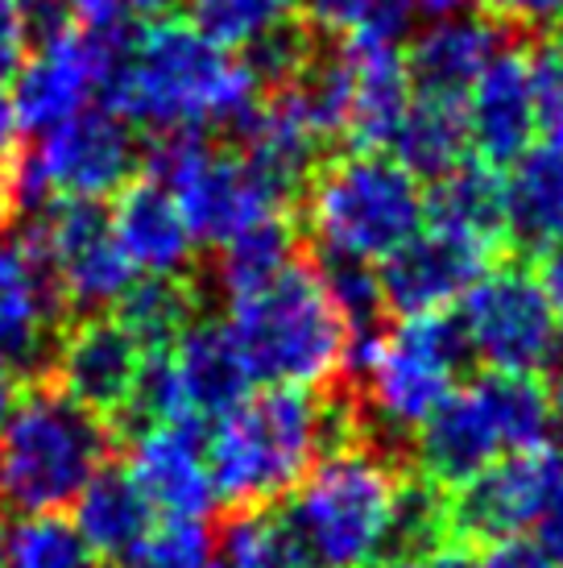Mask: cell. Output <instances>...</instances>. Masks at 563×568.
Returning a JSON list of instances; mask_svg holds the SVG:
<instances>
[{
	"instance_id": "cell-2",
	"label": "cell",
	"mask_w": 563,
	"mask_h": 568,
	"mask_svg": "<svg viewBox=\"0 0 563 568\" xmlns=\"http://www.w3.org/2000/svg\"><path fill=\"white\" fill-rule=\"evenodd\" d=\"M116 436L109 419L66 395L50 378L21 382L0 419V510L47 515L66 510L75 494L109 465Z\"/></svg>"
},
{
	"instance_id": "cell-7",
	"label": "cell",
	"mask_w": 563,
	"mask_h": 568,
	"mask_svg": "<svg viewBox=\"0 0 563 568\" xmlns=\"http://www.w3.org/2000/svg\"><path fill=\"white\" fill-rule=\"evenodd\" d=\"M303 187L307 229L328 257L377 266L422 229V179L386 150L340 154L315 166Z\"/></svg>"
},
{
	"instance_id": "cell-19",
	"label": "cell",
	"mask_w": 563,
	"mask_h": 568,
	"mask_svg": "<svg viewBox=\"0 0 563 568\" xmlns=\"http://www.w3.org/2000/svg\"><path fill=\"white\" fill-rule=\"evenodd\" d=\"M348 75V121L345 138L357 150H386L398 121L414 100V83L407 71V54L393 42H357L348 38L345 50Z\"/></svg>"
},
{
	"instance_id": "cell-45",
	"label": "cell",
	"mask_w": 563,
	"mask_h": 568,
	"mask_svg": "<svg viewBox=\"0 0 563 568\" xmlns=\"http://www.w3.org/2000/svg\"><path fill=\"white\" fill-rule=\"evenodd\" d=\"M30 54V38L21 30L13 0H0V83H9L17 75V67Z\"/></svg>"
},
{
	"instance_id": "cell-1",
	"label": "cell",
	"mask_w": 563,
	"mask_h": 568,
	"mask_svg": "<svg viewBox=\"0 0 563 568\" xmlns=\"http://www.w3.org/2000/svg\"><path fill=\"white\" fill-rule=\"evenodd\" d=\"M257 92L236 50L212 42L195 21L154 17L133 33L104 104L150 133H236Z\"/></svg>"
},
{
	"instance_id": "cell-6",
	"label": "cell",
	"mask_w": 563,
	"mask_h": 568,
	"mask_svg": "<svg viewBox=\"0 0 563 568\" xmlns=\"http://www.w3.org/2000/svg\"><path fill=\"white\" fill-rule=\"evenodd\" d=\"M469 348L448 312L402 316L393 328L348 341V374L360 382V419L386 440H410L414 427L460 386Z\"/></svg>"
},
{
	"instance_id": "cell-46",
	"label": "cell",
	"mask_w": 563,
	"mask_h": 568,
	"mask_svg": "<svg viewBox=\"0 0 563 568\" xmlns=\"http://www.w3.org/2000/svg\"><path fill=\"white\" fill-rule=\"evenodd\" d=\"M531 274H534V283L543 286V295H547L555 320L563 324V233H555L551 241L539 245V262H534Z\"/></svg>"
},
{
	"instance_id": "cell-12",
	"label": "cell",
	"mask_w": 563,
	"mask_h": 568,
	"mask_svg": "<svg viewBox=\"0 0 563 568\" xmlns=\"http://www.w3.org/2000/svg\"><path fill=\"white\" fill-rule=\"evenodd\" d=\"M560 448L539 444L522 453H501L477 477L448 494V523L460 544H493V539L526 536L543 510L551 477L560 469Z\"/></svg>"
},
{
	"instance_id": "cell-5",
	"label": "cell",
	"mask_w": 563,
	"mask_h": 568,
	"mask_svg": "<svg viewBox=\"0 0 563 568\" xmlns=\"http://www.w3.org/2000/svg\"><path fill=\"white\" fill-rule=\"evenodd\" d=\"M224 324L233 328L253 382L324 390L348 374V328L315 266L290 262L266 286L228 300Z\"/></svg>"
},
{
	"instance_id": "cell-44",
	"label": "cell",
	"mask_w": 563,
	"mask_h": 568,
	"mask_svg": "<svg viewBox=\"0 0 563 568\" xmlns=\"http://www.w3.org/2000/svg\"><path fill=\"white\" fill-rule=\"evenodd\" d=\"M477 568H563V565H555L534 539L510 536V539H493L485 560H477Z\"/></svg>"
},
{
	"instance_id": "cell-35",
	"label": "cell",
	"mask_w": 563,
	"mask_h": 568,
	"mask_svg": "<svg viewBox=\"0 0 563 568\" xmlns=\"http://www.w3.org/2000/svg\"><path fill=\"white\" fill-rule=\"evenodd\" d=\"M452 539L448 523V489L431 486L422 477H402L393 498V527H390V556H427L439 544Z\"/></svg>"
},
{
	"instance_id": "cell-50",
	"label": "cell",
	"mask_w": 563,
	"mask_h": 568,
	"mask_svg": "<svg viewBox=\"0 0 563 568\" xmlns=\"http://www.w3.org/2000/svg\"><path fill=\"white\" fill-rule=\"evenodd\" d=\"M17 390H21V382H17V374L9 369V365H0V419L9 415V407H13Z\"/></svg>"
},
{
	"instance_id": "cell-42",
	"label": "cell",
	"mask_w": 563,
	"mask_h": 568,
	"mask_svg": "<svg viewBox=\"0 0 563 568\" xmlns=\"http://www.w3.org/2000/svg\"><path fill=\"white\" fill-rule=\"evenodd\" d=\"M17 154H21V125L13 116V100L0 83V229L17 221L13 207V166Z\"/></svg>"
},
{
	"instance_id": "cell-28",
	"label": "cell",
	"mask_w": 563,
	"mask_h": 568,
	"mask_svg": "<svg viewBox=\"0 0 563 568\" xmlns=\"http://www.w3.org/2000/svg\"><path fill=\"white\" fill-rule=\"evenodd\" d=\"M112 316L141 348H166L174 336L199 316V291L191 278H157L141 274L125 286V295L112 303Z\"/></svg>"
},
{
	"instance_id": "cell-47",
	"label": "cell",
	"mask_w": 563,
	"mask_h": 568,
	"mask_svg": "<svg viewBox=\"0 0 563 568\" xmlns=\"http://www.w3.org/2000/svg\"><path fill=\"white\" fill-rule=\"evenodd\" d=\"M543 374H551L543 382V398H547V424H551V436H560L563 440V357L555 365H547Z\"/></svg>"
},
{
	"instance_id": "cell-39",
	"label": "cell",
	"mask_w": 563,
	"mask_h": 568,
	"mask_svg": "<svg viewBox=\"0 0 563 568\" xmlns=\"http://www.w3.org/2000/svg\"><path fill=\"white\" fill-rule=\"evenodd\" d=\"M534 116L543 142L563 145V42H551L531 59Z\"/></svg>"
},
{
	"instance_id": "cell-21",
	"label": "cell",
	"mask_w": 563,
	"mask_h": 568,
	"mask_svg": "<svg viewBox=\"0 0 563 568\" xmlns=\"http://www.w3.org/2000/svg\"><path fill=\"white\" fill-rule=\"evenodd\" d=\"M171 365L183 407L195 424L224 415L253 390L245 353H240L233 328L224 320H191L187 328L174 336Z\"/></svg>"
},
{
	"instance_id": "cell-23",
	"label": "cell",
	"mask_w": 563,
	"mask_h": 568,
	"mask_svg": "<svg viewBox=\"0 0 563 568\" xmlns=\"http://www.w3.org/2000/svg\"><path fill=\"white\" fill-rule=\"evenodd\" d=\"M236 133H240V159L249 162L253 174L278 195L282 204L295 191H303V183L315 171L319 150H324L319 133L303 121V112L295 109V100L286 92H269V100H257Z\"/></svg>"
},
{
	"instance_id": "cell-22",
	"label": "cell",
	"mask_w": 563,
	"mask_h": 568,
	"mask_svg": "<svg viewBox=\"0 0 563 568\" xmlns=\"http://www.w3.org/2000/svg\"><path fill=\"white\" fill-rule=\"evenodd\" d=\"M501 50V30L489 17L448 13L431 17V26L410 42L407 71L419 95H443V100H464L477 75L493 63Z\"/></svg>"
},
{
	"instance_id": "cell-29",
	"label": "cell",
	"mask_w": 563,
	"mask_h": 568,
	"mask_svg": "<svg viewBox=\"0 0 563 568\" xmlns=\"http://www.w3.org/2000/svg\"><path fill=\"white\" fill-rule=\"evenodd\" d=\"M216 257V286L224 300H240L269 278H278L282 270L298 262V237L286 216H266V221L240 229L233 241L219 245Z\"/></svg>"
},
{
	"instance_id": "cell-4",
	"label": "cell",
	"mask_w": 563,
	"mask_h": 568,
	"mask_svg": "<svg viewBox=\"0 0 563 568\" xmlns=\"http://www.w3.org/2000/svg\"><path fill=\"white\" fill-rule=\"evenodd\" d=\"M324 453V398L303 386L249 390L204 440L216 503H282Z\"/></svg>"
},
{
	"instance_id": "cell-10",
	"label": "cell",
	"mask_w": 563,
	"mask_h": 568,
	"mask_svg": "<svg viewBox=\"0 0 563 568\" xmlns=\"http://www.w3.org/2000/svg\"><path fill=\"white\" fill-rule=\"evenodd\" d=\"M460 336L472 362L501 374H543L563 357V324L522 266H489L460 295Z\"/></svg>"
},
{
	"instance_id": "cell-3",
	"label": "cell",
	"mask_w": 563,
	"mask_h": 568,
	"mask_svg": "<svg viewBox=\"0 0 563 568\" xmlns=\"http://www.w3.org/2000/svg\"><path fill=\"white\" fill-rule=\"evenodd\" d=\"M398 486L393 460L365 440L324 453L282 506L303 568L381 565L390 556Z\"/></svg>"
},
{
	"instance_id": "cell-43",
	"label": "cell",
	"mask_w": 563,
	"mask_h": 568,
	"mask_svg": "<svg viewBox=\"0 0 563 568\" xmlns=\"http://www.w3.org/2000/svg\"><path fill=\"white\" fill-rule=\"evenodd\" d=\"M534 544L543 548V552L563 565V457H560V469L551 477V489L547 498H543V510H539V519H534Z\"/></svg>"
},
{
	"instance_id": "cell-26",
	"label": "cell",
	"mask_w": 563,
	"mask_h": 568,
	"mask_svg": "<svg viewBox=\"0 0 563 568\" xmlns=\"http://www.w3.org/2000/svg\"><path fill=\"white\" fill-rule=\"evenodd\" d=\"M75 527L83 544L92 548V556L116 560L137 544L150 523H154V506L141 494V486L133 481L129 469H100L88 486L75 494Z\"/></svg>"
},
{
	"instance_id": "cell-49",
	"label": "cell",
	"mask_w": 563,
	"mask_h": 568,
	"mask_svg": "<svg viewBox=\"0 0 563 568\" xmlns=\"http://www.w3.org/2000/svg\"><path fill=\"white\" fill-rule=\"evenodd\" d=\"M407 4H410V9H414L419 17H427V21H431V17L464 13V9H469L472 0H407Z\"/></svg>"
},
{
	"instance_id": "cell-48",
	"label": "cell",
	"mask_w": 563,
	"mask_h": 568,
	"mask_svg": "<svg viewBox=\"0 0 563 568\" xmlns=\"http://www.w3.org/2000/svg\"><path fill=\"white\" fill-rule=\"evenodd\" d=\"M419 568H477V556L460 539H448V544H439L436 552L419 556Z\"/></svg>"
},
{
	"instance_id": "cell-33",
	"label": "cell",
	"mask_w": 563,
	"mask_h": 568,
	"mask_svg": "<svg viewBox=\"0 0 563 568\" xmlns=\"http://www.w3.org/2000/svg\"><path fill=\"white\" fill-rule=\"evenodd\" d=\"M295 13L307 30L340 33L345 42L357 38V42H393V47H402L414 21L407 0H295Z\"/></svg>"
},
{
	"instance_id": "cell-9",
	"label": "cell",
	"mask_w": 563,
	"mask_h": 568,
	"mask_svg": "<svg viewBox=\"0 0 563 568\" xmlns=\"http://www.w3.org/2000/svg\"><path fill=\"white\" fill-rule=\"evenodd\" d=\"M137 174L141 142L133 125L109 104H92L38 133L30 154H17L13 207L17 216H33L50 200H109Z\"/></svg>"
},
{
	"instance_id": "cell-24",
	"label": "cell",
	"mask_w": 563,
	"mask_h": 568,
	"mask_svg": "<svg viewBox=\"0 0 563 568\" xmlns=\"http://www.w3.org/2000/svg\"><path fill=\"white\" fill-rule=\"evenodd\" d=\"M422 224L477 241L481 250L498 253L505 245V200L501 171L489 162H455L448 174L431 179V195H422Z\"/></svg>"
},
{
	"instance_id": "cell-51",
	"label": "cell",
	"mask_w": 563,
	"mask_h": 568,
	"mask_svg": "<svg viewBox=\"0 0 563 568\" xmlns=\"http://www.w3.org/2000/svg\"><path fill=\"white\" fill-rule=\"evenodd\" d=\"M166 4H183V0H129V9L137 17H157Z\"/></svg>"
},
{
	"instance_id": "cell-18",
	"label": "cell",
	"mask_w": 563,
	"mask_h": 568,
	"mask_svg": "<svg viewBox=\"0 0 563 568\" xmlns=\"http://www.w3.org/2000/svg\"><path fill=\"white\" fill-rule=\"evenodd\" d=\"M410 444H414V469L422 481L448 489V494L505 453L498 427L489 419L481 395L472 390V382L455 386L452 395L414 427Z\"/></svg>"
},
{
	"instance_id": "cell-38",
	"label": "cell",
	"mask_w": 563,
	"mask_h": 568,
	"mask_svg": "<svg viewBox=\"0 0 563 568\" xmlns=\"http://www.w3.org/2000/svg\"><path fill=\"white\" fill-rule=\"evenodd\" d=\"M311 33H307V26H298L295 17H290L286 26L269 30L266 38H257L253 47L240 50V63L249 67L257 88L278 92V88H286L303 67L311 63Z\"/></svg>"
},
{
	"instance_id": "cell-13",
	"label": "cell",
	"mask_w": 563,
	"mask_h": 568,
	"mask_svg": "<svg viewBox=\"0 0 563 568\" xmlns=\"http://www.w3.org/2000/svg\"><path fill=\"white\" fill-rule=\"evenodd\" d=\"M141 353L145 348L121 328L116 316H100V312L75 316L66 320L54 341L47 378L63 386L75 403L95 410L100 419H109L112 427V419L125 410L129 395H133Z\"/></svg>"
},
{
	"instance_id": "cell-17",
	"label": "cell",
	"mask_w": 563,
	"mask_h": 568,
	"mask_svg": "<svg viewBox=\"0 0 563 568\" xmlns=\"http://www.w3.org/2000/svg\"><path fill=\"white\" fill-rule=\"evenodd\" d=\"M129 474L150 498L154 515L207 519L216 510V489L207 474L199 424H150L133 436Z\"/></svg>"
},
{
	"instance_id": "cell-41",
	"label": "cell",
	"mask_w": 563,
	"mask_h": 568,
	"mask_svg": "<svg viewBox=\"0 0 563 568\" xmlns=\"http://www.w3.org/2000/svg\"><path fill=\"white\" fill-rule=\"evenodd\" d=\"M21 30L30 38V50L59 38V33L75 30V4L71 0H13Z\"/></svg>"
},
{
	"instance_id": "cell-30",
	"label": "cell",
	"mask_w": 563,
	"mask_h": 568,
	"mask_svg": "<svg viewBox=\"0 0 563 568\" xmlns=\"http://www.w3.org/2000/svg\"><path fill=\"white\" fill-rule=\"evenodd\" d=\"M472 390L485 403L489 419L498 427L505 453L539 448V444L551 440L547 398H543L539 374H501V369H485L481 378H472Z\"/></svg>"
},
{
	"instance_id": "cell-36",
	"label": "cell",
	"mask_w": 563,
	"mask_h": 568,
	"mask_svg": "<svg viewBox=\"0 0 563 568\" xmlns=\"http://www.w3.org/2000/svg\"><path fill=\"white\" fill-rule=\"evenodd\" d=\"M216 536L204 527V519H166L150 523V531L116 556V568H216Z\"/></svg>"
},
{
	"instance_id": "cell-32",
	"label": "cell",
	"mask_w": 563,
	"mask_h": 568,
	"mask_svg": "<svg viewBox=\"0 0 563 568\" xmlns=\"http://www.w3.org/2000/svg\"><path fill=\"white\" fill-rule=\"evenodd\" d=\"M0 568H95L79 527L59 510L13 515L0 527Z\"/></svg>"
},
{
	"instance_id": "cell-25",
	"label": "cell",
	"mask_w": 563,
	"mask_h": 568,
	"mask_svg": "<svg viewBox=\"0 0 563 568\" xmlns=\"http://www.w3.org/2000/svg\"><path fill=\"white\" fill-rule=\"evenodd\" d=\"M505 237L539 250L563 233V145L534 142L510 166H501Z\"/></svg>"
},
{
	"instance_id": "cell-52",
	"label": "cell",
	"mask_w": 563,
	"mask_h": 568,
	"mask_svg": "<svg viewBox=\"0 0 563 568\" xmlns=\"http://www.w3.org/2000/svg\"><path fill=\"white\" fill-rule=\"evenodd\" d=\"M373 568H419V556H386V560Z\"/></svg>"
},
{
	"instance_id": "cell-31",
	"label": "cell",
	"mask_w": 563,
	"mask_h": 568,
	"mask_svg": "<svg viewBox=\"0 0 563 568\" xmlns=\"http://www.w3.org/2000/svg\"><path fill=\"white\" fill-rule=\"evenodd\" d=\"M216 556L224 568H303L295 531L278 503L233 506L216 536Z\"/></svg>"
},
{
	"instance_id": "cell-37",
	"label": "cell",
	"mask_w": 563,
	"mask_h": 568,
	"mask_svg": "<svg viewBox=\"0 0 563 568\" xmlns=\"http://www.w3.org/2000/svg\"><path fill=\"white\" fill-rule=\"evenodd\" d=\"M295 17V0H195V26L228 50H245Z\"/></svg>"
},
{
	"instance_id": "cell-16",
	"label": "cell",
	"mask_w": 563,
	"mask_h": 568,
	"mask_svg": "<svg viewBox=\"0 0 563 568\" xmlns=\"http://www.w3.org/2000/svg\"><path fill=\"white\" fill-rule=\"evenodd\" d=\"M460 109H464V129H469V150H477V159L498 171L510 166L539 138L531 54L501 47L493 63L464 92Z\"/></svg>"
},
{
	"instance_id": "cell-11",
	"label": "cell",
	"mask_w": 563,
	"mask_h": 568,
	"mask_svg": "<svg viewBox=\"0 0 563 568\" xmlns=\"http://www.w3.org/2000/svg\"><path fill=\"white\" fill-rule=\"evenodd\" d=\"M21 245L47 266L71 316L104 312L137 278L104 200H50L30 216Z\"/></svg>"
},
{
	"instance_id": "cell-40",
	"label": "cell",
	"mask_w": 563,
	"mask_h": 568,
	"mask_svg": "<svg viewBox=\"0 0 563 568\" xmlns=\"http://www.w3.org/2000/svg\"><path fill=\"white\" fill-rule=\"evenodd\" d=\"M481 9L501 30L543 33V38L563 30V0H481Z\"/></svg>"
},
{
	"instance_id": "cell-27",
	"label": "cell",
	"mask_w": 563,
	"mask_h": 568,
	"mask_svg": "<svg viewBox=\"0 0 563 568\" xmlns=\"http://www.w3.org/2000/svg\"><path fill=\"white\" fill-rule=\"evenodd\" d=\"M386 154H393L414 179L448 174L455 162L469 159V129H464L460 100L414 92L407 116L398 121L390 145H386Z\"/></svg>"
},
{
	"instance_id": "cell-15",
	"label": "cell",
	"mask_w": 563,
	"mask_h": 568,
	"mask_svg": "<svg viewBox=\"0 0 563 568\" xmlns=\"http://www.w3.org/2000/svg\"><path fill=\"white\" fill-rule=\"evenodd\" d=\"M66 320L71 312L47 266L21 241H4L0 245V365H9L17 382L47 378L50 353Z\"/></svg>"
},
{
	"instance_id": "cell-14",
	"label": "cell",
	"mask_w": 563,
	"mask_h": 568,
	"mask_svg": "<svg viewBox=\"0 0 563 568\" xmlns=\"http://www.w3.org/2000/svg\"><path fill=\"white\" fill-rule=\"evenodd\" d=\"M489 266H493V253L481 250L477 241L422 224L386 262H377L386 312H398V316L448 312Z\"/></svg>"
},
{
	"instance_id": "cell-8",
	"label": "cell",
	"mask_w": 563,
	"mask_h": 568,
	"mask_svg": "<svg viewBox=\"0 0 563 568\" xmlns=\"http://www.w3.org/2000/svg\"><path fill=\"white\" fill-rule=\"evenodd\" d=\"M141 174L171 195L191 241L207 250H219L240 229L286 207L249 162L212 133H157L150 154H141Z\"/></svg>"
},
{
	"instance_id": "cell-34",
	"label": "cell",
	"mask_w": 563,
	"mask_h": 568,
	"mask_svg": "<svg viewBox=\"0 0 563 568\" xmlns=\"http://www.w3.org/2000/svg\"><path fill=\"white\" fill-rule=\"evenodd\" d=\"M315 274H319V283H324V291H328L336 316L345 320L348 341H360V336L381 332L386 295H381L377 266H369V262H352V257H328V253H319Z\"/></svg>"
},
{
	"instance_id": "cell-20",
	"label": "cell",
	"mask_w": 563,
	"mask_h": 568,
	"mask_svg": "<svg viewBox=\"0 0 563 568\" xmlns=\"http://www.w3.org/2000/svg\"><path fill=\"white\" fill-rule=\"evenodd\" d=\"M109 216L112 233H116L129 266L137 270V274L191 278L199 245L191 241L174 200L157 187L150 174H137V179H129L125 187L116 191V204H112Z\"/></svg>"
}]
</instances>
